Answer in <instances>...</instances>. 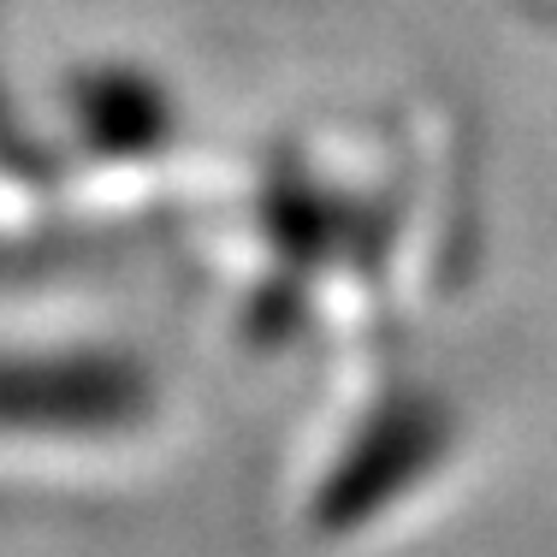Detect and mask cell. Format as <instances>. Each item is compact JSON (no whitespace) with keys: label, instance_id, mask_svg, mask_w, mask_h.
I'll use <instances>...</instances> for the list:
<instances>
[{"label":"cell","instance_id":"cell-1","mask_svg":"<svg viewBox=\"0 0 557 557\" xmlns=\"http://www.w3.org/2000/svg\"><path fill=\"white\" fill-rule=\"evenodd\" d=\"M72 125L84 137L89 154L101 161H125V154H143L154 137H161V119H154V101L137 77L125 72H89L72 84Z\"/></svg>","mask_w":557,"mask_h":557}]
</instances>
